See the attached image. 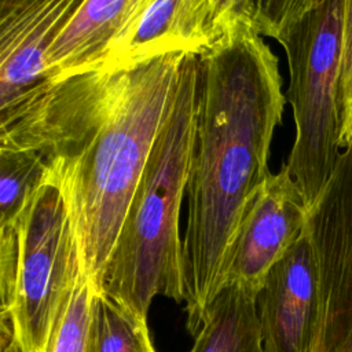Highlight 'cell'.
Instances as JSON below:
<instances>
[{
  "label": "cell",
  "mask_w": 352,
  "mask_h": 352,
  "mask_svg": "<svg viewBox=\"0 0 352 352\" xmlns=\"http://www.w3.org/2000/svg\"><path fill=\"white\" fill-rule=\"evenodd\" d=\"M94 289L81 271L72 300L55 331L48 352H91L89 319Z\"/></svg>",
  "instance_id": "9a60e30c"
},
{
  "label": "cell",
  "mask_w": 352,
  "mask_h": 352,
  "mask_svg": "<svg viewBox=\"0 0 352 352\" xmlns=\"http://www.w3.org/2000/svg\"><path fill=\"white\" fill-rule=\"evenodd\" d=\"M307 212L283 162L246 206L223 260L220 287L226 282H241L260 292L271 267L301 235Z\"/></svg>",
  "instance_id": "52a82bcc"
},
{
  "label": "cell",
  "mask_w": 352,
  "mask_h": 352,
  "mask_svg": "<svg viewBox=\"0 0 352 352\" xmlns=\"http://www.w3.org/2000/svg\"><path fill=\"white\" fill-rule=\"evenodd\" d=\"M220 33L239 19H253V0H212Z\"/></svg>",
  "instance_id": "ac0fdd59"
},
{
  "label": "cell",
  "mask_w": 352,
  "mask_h": 352,
  "mask_svg": "<svg viewBox=\"0 0 352 352\" xmlns=\"http://www.w3.org/2000/svg\"><path fill=\"white\" fill-rule=\"evenodd\" d=\"M12 226L16 263L10 312L23 352H48L82 271L76 228L59 187L44 180Z\"/></svg>",
  "instance_id": "5b68a950"
},
{
  "label": "cell",
  "mask_w": 352,
  "mask_h": 352,
  "mask_svg": "<svg viewBox=\"0 0 352 352\" xmlns=\"http://www.w3.org/2000/svg\"><path fill=\"white\" fill-rule=\"evenodd\" d=\"M197 58V142L182 241L187 329L194 337L220 289L241 217L271 175V143L286 102L278 56L253 19L235 21Z\"/></svg>",
  "instance_id": "7a4b0ae2"
},
{
  "label": "cell",
  "mask_w": 352,
  "mask_h": 352,
  "mask_svg": "<svg viewBox=\"0 0 352 352\" xmlns=\"http://www.w3.org/2000/svg\"><path fill=\"white\" fill-rule=\"evenodd\" d=\"M41 157L26 148H0V228L12 226L44 183Z\"/></svg>",
  "instance_id": "5bb4252c"
},
{
  "label": "cell",
  "mask_w": 352,
  "mask_h": 352,
  "mask_svg": "<svg viewBox=\"0 0 352 352\" xmlns=\"http://www.w3.org/2000/svg\"><path fill=\"white\" fill-rule=\"evenodd\" d=\"M256 305L263 352H311L318 279L312 246L304 230L268 271Z\"/></svg>",
  "instance_id": "ba28073f"
},
{
  "label": "cell",
  "mask_w": 352,
  "mask_h": 352,
  "mask_svg": "<svg viewBox=\"0 0 352 352\" xmlns=\"http://www.w3.org/2000/svg\"><path fill=\"white\" fill-rule=\"evenodd\" d=\"M323 0H253V22L261 36L276 38Z\"/></svg>",
  "instance_id": "2e32d148"
},
{
  "label": "cell",
  "mask_w": 352,
  "mask_h": 352,
  "mask_svg": "<svg viewBox=\"0 0 352 352\" xmlns=\"http://www.w3.org/2000/svg\"><path fill=\"white\" fill-rule=\"evenodd\" d=\"M342 10V60L338 91L340 147L352 144V0H341Z\"/></svg>",
  "instance_id": "e0dca14e"
},
{
  "label": "cell",
  "mask_w": 352,
  "mask_h": 352,
  "mask_svg": "<svg viewBox=\"0 0 352 352\" xmlns=\"http://www.w3.org/2000/svg\"><path fill=\"white\" fill-rule=\"evenodd\" d=\"M220 34L212 0H153L104 70H129L170 54L198 56Z\"/></svg>",
  "instance_id": "8fae6325"
},
{
  "label": "cell",
  "mask_w": 352,
  "mask_h": 352,
  "mask_svg": "<svg viewBox=\"0 0 352 352\" xmlns=\"http://www.w3.org/2000/svg\"><path fill=\"white\" fill-rule=\"evenodd\" d=\"M91 352H155L147 322L103 292L94 293L89 319Z\"/></svg>",
  "instance_id": "4fadbf2b"
},
{
  "label": "cell",
  "mask_w": 352,
  "mask_h": 352,
  "mask_svg": "<svg viewBox=\"0 0 352 352\" xmlns=\"http://www.w3.org/2000/svg\"><path fill=\"white\" fill-rule=\"evenodd\" d=\"M198 58L186 54L169 111L151 146L102 290L147 322L155 296L184 301L179 216L197 142Z\"/></svg>",
  "instance_id": "3957f363"
},
{
  "label": "cell",
  "mask_w": 352,
  "mask_h": 352,
  "mask_svg": "<svg viewBox=\"0 0 352 352\" xmlns=\"http://www.w3.org/2000/svg\"><path fill=\"white\" fill-rule=\"evenodd\" d=\"M153 0H85L45 58L43 84L104 70L131 38Z\"/></svg>",
  "instance_id": "30bf717a"
},
{
  "label": "cell",
  "mask_w": 352,
  "mask_h": 352,
  "mask_svg": "<svg viewBox=\"0 0 352 352\" xmlns=\"http://www.w3.org/2000/svg\"><path fill=\"white\" fill-rule=\"evenodd\" d=\"M85 0H0V109L44 82L45 58Z\"/></svg>",
  "instance_id": "9c48e42d"
},
{
  "label": "cell",
  "mask_w": 352,
  "mask_h": 352,
  "mask_svg": "<svg viewBox=\"0 0 352 352\" xmlns=\"http://www.w3.org/2000/svg\"><path fill=\"white\" fill-rule=\"evenodd\" d=\"M304 231L311 242L318 314L311 352H352V144L308 208Z\"/></svg>",
  "instance_id": "8992f818"
},
{
  "label": "cell",
  "mask_w": 352,
  "mask_h": 352,
  "mask_svg": "<svg viewBox=\"0 0 352 352\" xmlns=\"http://www.w3.org/2000/svg\"><path fill=\"white\" fill-rule=\"evenodd\" d=\"M275 40L287 58L286 98L296 126L286 166L308 209L324 190L341 155V0H323Z\"/></svg>",
  "instance_id": "277c9868"
},
{
  "label": "cell",
  "mask_w": 352,
  "mask_h": 352,
  "mask_svg": "<svg viewBox=\"0 0 352 352\" xmlns=\"http://www.w3.org/2000/svg\"><path fill=\"white\" fill-rule=\"evenodd\" d=\"M186 54L129 70H95L41 84L0 109V148L36 151L62 191L82 271L102 290L151 146L169 111Z\"/></svg>",
  "instance_id": "6da1fadb"
},
{
  "label": "cell",
  "mask_w": 352,
  "mask_h": 352,
  "mask_svg": "<svg viewBox=\"0 0 352 352\" xmlns=\"http://www.w3.org/2000/svg\"><path fill=\"white\" fill-rule=\"evenodd\" d=\"M257 294L241 282L223 283L205 312L191 352H263Z\"/></svg>",
  "instance_id": "7c38bea8"
},
{
  "label": "cell",
  "mask_w": 352,
  "mask_h": 352,
  "mask_svg": "<svg viewBox=\"0 0 352 352\" xmlns=\"http://www.w3.org/2000/svg\"><path fill=\"white\" fill-rule=\"evenodd\" d=\"M0 352H23L10 311L0 314Z\"/></svg>",
  "instance_id": "d6986e66"
}]
</instances>
